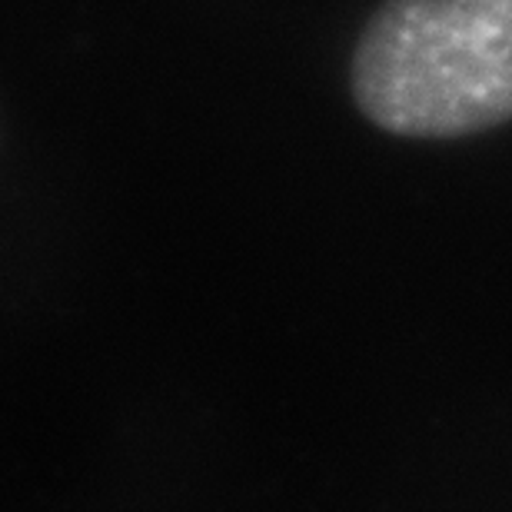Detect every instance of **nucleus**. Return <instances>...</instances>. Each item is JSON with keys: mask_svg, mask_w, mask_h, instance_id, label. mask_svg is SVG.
Listing matches in <instances>:
<instances>
[{"mask_svg": "<svg viewBox=\"0 0 512 512\" xmlns=\"http://www.w3.org/2000/svg\"><path fill=\"white\" fill-rule=\"evenodd\" d=\"M363 114L403 137H463L512 117V0H389L356 47Z\"/></svg>", "mask_w": 512, "mask_h": 512, "instance_id": "f257e3e1", "label": "nucleus"}]
</instances>
